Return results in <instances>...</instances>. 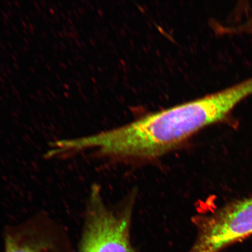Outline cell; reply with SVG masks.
Instances as JSON below:
<instances>
[{"instance_id":"cell-1","label":"cell","mask_w":252,"mask_h":252,"mask_svg":"<svg viewBox=\"0 0 252 252\" xmlns=\"http://www.w3.org/2000/svg\"><path fill=\"white\" fill-rule=\"evenodd\" d=\"M229 115L219 92L144 116L130 124L68 141L72 154L94 150L102 157L135 160L156 159L197 131Z\"/></svg>"},{"instance_id":"cell-2","label":"cell","mask_w":252,"mask_h":252,"mask_svg":"<svg viewBox=\"0 0 252 252\" xmlns=\"http://www.w3.org/2000/svg\"><path fill=\"white\" fill-rule=\"evenodd\" d=\"M133 200L117 209L107 206L97 185L88 196L79 252H134L131 243Z\"/></svg>"},{"instance_id":"cell-3","label":"cell","mask_w":252,"mask_h":252,"mask_svg":"<svg viewBox=\"0 0 252 252\" xmlns=\"http://www.w3.org/2000/svg\"><path fill=\"white\" fill-rule=\"evenodd\" d=\"M196 224V241L188 252H220L252 235V198L226 205Z\"/></svg>"},{"instance_id":"cell-4","label":"cell","mask_w":252,"mask_h":252,"mask_svg":"<svg viewBox=\"0 0 252 252\" xmlns=\"http://www.w3.org/2000/svg\"><path fill=\"white\" fill-rule=\"evenodd\" d=\"M56 223L48 217L38 215L7 230L4 252H54Z\"/></svg>"},{"instance_id":"cell-5","label":"cell","mask_w":252,"mask_h":252,"mask_svg":"<svg viewBox=\"0 0 252 252\" xmlns=\"http://www.w3.org/2000/svg\"><path fill=\"white\" fill-rule=\"evenodd\" d=\"M225 32L228 34H247L252 36V15L243 23L234 27L225 28Z\"/></svg>"}]
</instances>
